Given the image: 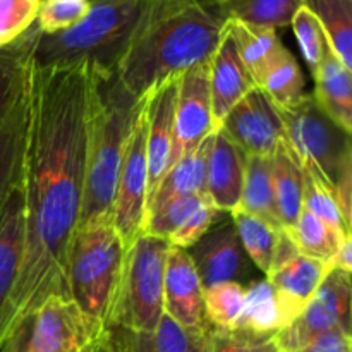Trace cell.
I'll return each mask as SVG.
<instances>
[{
    "instance_id": "1",
    "label": "cell",
    "mask_w": 352,
    "mask_h": 352,
    "mask_svg": "<svg viewBox=\"0 0 352 352\" xmlns=\"http://www.w3.org/2000/svg\"><path fill=\"white\" fill-rule=\"evenodd\" d=\"M102 71L91 62L40 65L30 50L23 78L19 168L24 253L2 346L50 296L67 298L65 268L85 201L89 131Z\"/></svg>"
},
{
    "instance_id": "2",
    "label": "cell",
    "mask_w": 352,
    "mask_h": 352,
    "mask_svg": "<svg viewBox=\"0 0 352 352\" xmlns=\"http://www.w3.org/2000/svg\"><path fill=\"white\" fill-rule=\"evenodd\" d=\"M227 21L208 0H150L116 74L136 98L208 62Z\"/></svg>"
},
{
    "instance_id": "3",
    "label": "cell",
    "mask_w": 352,
    "mask_h": 352,
    "mask_svg": "<svg viewBox=\"0 0 352 352\" xmlns=\"http://www.w3.org/2000/svg\"><path fill=\"white\" fill-rule=\"evenodd\" d=\"M141 98L131 95L113 71L103 69L96 89L79 226L112 215L117 181Z\"/></svg>"
},
{
    "instance_id": "4",
    "label": "cell",
    "mask_w": 352,
    "mask_h": 352,
    "mask_svg": "<svg viewBox=\"0 0 352 352\" xmlns=\"http://www.w3.org/2000/svg\"><path fill=\"white\" fill-rule=\"evenodd\" d=\"M150 0H93L88 16L67 31L41 34L33 26L31 57L40 65L91 62L116 71Z\"/></svg>"
},
{
    "instance_id": "5",
    "label": "cell",
    "mask_w": 352,
    "mask_h": 352,
    "mask_svg": "<svg viewBox=\"0 0 352 352\" xmlns=\"http://www.w3.org/2000/svg\"><path fill=\"white\" fill-rule=\"evenodd\" d=\"M126 253L127 248L113 227L112 215L81 223L69 250L65 268L67 298L105 329Z\"/></svg>"
},
{
    "instance_id": "6",
    "label": "cell",
    "mask_w": 352,
    "mask_h": 352,
    "mask_svg": "<svg viewBox=\"0 0 352 352\" xmlns=\"http://www.w3.org/2000/svg\"><path fill=\"white\" fill-rule=\"evenodd\" d=\"M167 239L141 234L126 253L119 289L110 309L109 327L131 332H153L164 316Z\"/></svg>"
},
{
    "instance_id": "7",
    "label": "cell",
    "mask_w": 352,
    "mask_h": 352,
    "mask_svg": "<svg viewBox=\"0 0 352 352\" xmlns=\"http://www.w3.org/2000/svg\"><path fill=\"white\" fill-rule=\"evenodd\" d=\"M280 116L285 140L301 165L316 168L337 192L352 164V134L320 109L313 93Z\"/></svg>"
},
{
    "instance_id": "8",
    "label": "cell",
    "mask_w": 352,
    "mask_h": 352,
    "mask_svg": "<svg viewBox=\"0 0 352 352\" xmlns=\"http://www.w3.org/2000/svg\"><path fill=\"white\" fill-rule=\"evenodd\" d=\"M352 333V274L330 268L305 311L274 336L278 352H301L322 333Z\"/></svg>"
},
{
    "instance_id": "9",
    "label": "cell",
    "mask_w": 352,
    "mask_h": 352,
    "mask_svg": "<svg viewBox=\"0 0 352 352\" xmlns=\"http://www.w3.org/2000/svg\"><path fill=\"white\" fill-rule=\"evenodd\" d=\"M148 203V157H146V96L141 98L113 198L112 222L122 243L131 244L144 230Z\"/></svg>"
},
{
    "instance_id": "10",
    "label": "cell",
    "mask_w": 352,
    "mask_h": 352,
    "mask_svg": "<svg viewBox=\"0 0 352 352\" xmlns=\"http://www.w3.org/2000/svg\"><path fill=\"white\" fill-rule=\"evenodd\" d=\"M107 329L71 298L50 296L33 315V352H93Z\"/></svg>"
},
{
    "instance_id": "11",
    "label": "cell",
    "mask_w": 352,
    "mask_h": 352,
    "mask_svg": "<svg viewBox=\"0 0 352 352\" xmlns=\"http://www.w3.org/2000/svg\"><path fill=\"white\" fill-rule=\"evenodd\" d=\"M219 127L244 153L254 157H272L285 140L280 110L258 86L232 107Z\"/></svg>"
},
{
    "instance_id": "12",
    "label": "cell",
    "mask_w": 352,
    "mask_h": 352,
    "mask_svg": "<svg viewBox=\"0 0 352 352\" xmlns=\"http://www.w3.org/2000/svg\"><path fill=\"white\" fill-rule=\"evenodd\" d=\"M203 289L226 282L248 285L253 278V267L237 236L232 219H220L195 246L188 250Z\"/></svg>"
},
{
    "instance_id": "13",
    "label": "cell",
    "mask_w": 352,
    "mask_h": 352,
    "mask_svg": "<svg viewBox=\"0 0 352 352\" xmlns=\"http://www.w3.org/2000/svg\"><path fill=\"white\" fill-rule=\"evenodd\" d=\"M177 78L167 79L146 95V210L153 199L155 192H157L158 186H160L162 179L179 162L177 136H175Z\"/></svg>"
},
{
    "instance_id": "14",
    "label": "cell",
    "mask_w": 352,
    "mask_h": 352,
    "mask_svg": "<svg viewBox=\"0 0 352 352\" xmlns=\"http://www.w3.org/2000/svg\"><path fill=\"white\" fill-rule=\"evenodd\" d=\"M217 129L219 126L213 119L208 60L195 65L177 78L175 136L179 160L201 146Z\"/></svg>"
},
{
    "instance_id": "15",
    "label": "cell",
    "mask_w": 352,
    "mask_h": 352,
    "mask_svg": "<svg viewBox=\"0 0 352 352\" xmlns=\"http://www.w3.org/2000/svg\"><path fill=\"white\" fill-rule=\"evenodd\" d=\"M164 313L186 329L208 327L203 309V284L189 253L181 248H168Z\"/></svg>"
},
{
    "instance_id": "16",
    "label": "cell",
    "mask_w": 352,
    "mask_h": 352,
    "mask_svg": "<svg viewBox=\"0 0 352 352\" xmlns=\"http://www.w3.org/2000/svg\"><path fill=\"white\" fill-rule=\"evenodd\" d=\"M244 170L246 153L219 127L208 138L205 196L222 213L239 208Z\"/></svg>"
},
{
    "instance_id": "17",
    "label": "cell",
    "mask_w": 352,
    "mask_h": 352,
    "mask_svg": "<svg viewBox=\"0 0 352 352\" xmlns=\"http://www.w3.org/2000/svg\"><path fill=\"white\" fill-rule=\"evenodd\" d=\"M107 336L116 352H210L213 329H186L164 313L153 332L109 327Z\"/></svg>"
},
{
    "instance_id": "18",
    "label": "cell",
    "mask_w": 352,
    "mask_h": 352,
    "mask_svg": "<svg viewBox=\"0 0 352 352\" xmlns=\"http://www.w3.org/2000/svg\"><path fill=\"white\" fill-rule=\"evenodd\" d=\"M330 268L332 267L325 261L313 260L299 253L267 275L277 292L287 327L305 311Z\"/></svg>"
},
{
    "instance_id": "19",
    "label": "cell",
    "mask_w": 352,
    "mask_h": 352,
    "mask_svg": "<svg viewBox=\"0 0 352 352\" xmlns=\"http://www.w3.org/2000/svg\"><path fill=\"white\" fill-rule=\"evenodd\" d=\"M253 88V78L244 67L236 43L229 31H223L219 47L210 58V91H212L213 119L220 126L227 113L239 100H243Z\"/></svg>"
},
{
    "instance_id": "20",
    "label": "cell",
    "mask_w": 352,
    "mask_h": 352,
    "mask_svg": "<svg viewBox=\"0 0 352 352\" xmlns=\"http://www.w3.org/2000/svg\"><path fill=\"white\" fill-rule=\"evenodd\" d=\"M24 253V201L19 181L0 215V347L10 296L16 287Z\"/></svg>"
},
{
    "instance_id": "21",
    "label": "cell",
    "mask_w": 352,
    "mask_h": 352,
    "mask_svg": "<svg viewBox=\"0 0 352 352\" xmlns=\"http://www.w3.org/2000/svg\"><path fill=\"white\" fill-rule=\"evenodd\" d=\"M311 76L315 79L313 98L320 109L352 134V72L329 47L322 64Z\"/></svg>"
},
{
    "instance_id": "22",
    "label": "cell",
    "mask_w": 352,
    "mask_h": 352,
    "mask_svg": "<svg viewBox=\"0 0 352 352\" xmlns=\"http://www.w3.org/2000/svg\"><path fill=\"white\" fill-rule=\"evenodd\" d=\"M272 177H274L275 203L280 226L291 229L302 210L305 196V172L287 140L282 141L272 155Z\"/></svg>"
},
{
    "instance_id": "23",
    "label": "cell",
    "mask_w": 352,
    "mask_h": 352,
    "mask_svg": "<svg viewBox=\"0 0 352 352\" xmlns=\"http://www.w3.org/2000/svg\"><path fill=\"white\" fill-rule=\"evenodd\" d=\"M227 31L236 43L237 54L244 67L248 69L254 85L258 86L272 62L285 48L278 38L277 30L253 26L241 21H227Z\"/></svg>"
},
{
    "instance_id": "24",
    "label": "cell",
    "mask_w": 352,
    "mask_h": 352,
    "mask_svg": "<svg viewBox=\"0 0 352 352\" xmlns=\"http://www.w3.org/2000/svg\"><path fill=\"white\" fill-rule=\"evenodd\" d=\"M223 21H241L253 26H291L292 17L305 0H208Z\"/></svg>"
},
{
    "instance_id": "25",
    "label": "cell",
    "mask_w": 352,
    "mask_h": 352,
    "mask_svg": "<svg viewBox=\"0 0 352 352\" xmlns=\"http://www.w3.org/2000/svg\"><path fill=\"white\" fill-rule=\"evenodd\" d=\"M278 296L267 277L254 278L246 285V299L236 330L256 333V336H275L285 329Z\"/></svg>"
},
{
    "instance_id": "26",
    "label": "cell",
    "mask_w": 352,
    "mask_h": 352,
    "mask_svg": "<svg viewBox=\"0 0 352 352\" xmlns=\"http://www.w3.org/2000/svg\"><path fill=\"white\" fill-rule=\"evenodd\" d=\"M206 153H208V140L184 155L170 170L165 174L155 192L153 199L148 205V212L172 199L184 198V196L205 195L206 188ZM146 222V220H144Z\"/></svg>"
},
{
    "instance_id": "27",
    "label": "cell",
    "mask_w": 352,
    "mask_h": 352,
    "mask_svg": "<svg viewBox=\"0 0 352 352\" xmlns=\"http://www.w3.org/2000/svg\"><path fill=\"white\" fill-rule=\"evenodd\" d=\"M229 215L236 226L237 236H239L251 263L258 270L263 272L267 277L274 268L285 229H278V227L268 223L267 220L258 219L241 208H236Z\"/></svg>"
},
{
    "instance_id": "28",
    "label": "cell",
    "mask_w": 352,
    "mask_h": 352,
    "mask_svg": "<svg viewBox=\"0 0 352 352\" xmlns=\"http://www.w3.org/2000/svg\"><path fill=\"white\" fill-rule=\"evenodd\" d=\"M239 208L258 219L267 220L272 226H280L275 203L274 177H272V157H254L246 155V170H244L243 195Z\"/></svg>"
},
{
    "instance_id": "29",
    "label": "cell",
    "mask_w": 352,
    "mask_h": 352,
    "mask_svg": "<svg viewBox=\"0 0 352 352\" xmlns=\"http://www.w3.org/2000/svg\"><path fill=\"white\" fill-rule=\"evenodd\" d=\"M24 136V105L21 96L7 119L0 126V215L14 186L19 181L21 151Z\"/></svg>"
},
{
    "instance_id": "30",
    "label": "cell",
    "mask_w": 352,
    "mask_h": 352,
    "mask_svg": "<svg viewBox=\"0 0 352 352\" xmlns=\"http://www.w3.org/2000/svg\"><path fill=\"white\" fill-rule=\"evenodd\" d=\"M258 88L267 93L278 110H287L298 105L308 93L301 67L294 55L284 48L261 78Z\"/></svg>"
},
{
    "instance_id": "31",
    "label": "cell",
    "mask_w": 352,
    "mask_h": 352,
    "mask_svg": "<svg viewBox=\"0 0 352 352\" xmlns=\"http://www.w3.org/2000/svg\"><path fill=\"white\" fill-rule=\"evenodd\" d=\"M325 31L329 47L352 72V0H305Z\"/></svg>"
},
{
    "instance_id": "32",
    "label": "cell",
    "mask_w": 352,
    "mask_h": 352,
    "mask_svg": "<svg viewBox=\"0 0 352 352\" xmlns=\"http://www.w3.org/2000/svg\"><path fill=\"white\" fill-rule=\"evenodd\" d=\"M287 234L291 236L299 253L313 258V260L325 261L329 265L332 263L340 244L346 239L305 208L301 210L294 226L287 229Z\"/></svg>"
},
{
    "instance_id": "33",
    "label": "cell",
    "mask_w": 352,
    "mask_h": 352,
    "mask_svg": "<svg viewBox=\"0 0 352 352\" xmlns=\"http://www.w3.org/2000/svg\"><path fill=\"white\" fill-rule=\"evenodd\" d=\"M30 50L31 30L16 43L0 50V126L21 96L24 67L30 57Z\"/></svg>"
},
{
    "instance_id": "34",
    "label": "cell",
    "mask_w": 352,
    "mask_h": 352,
    "mask_svg": "<svg viewBox=\"0 0 352 352\" xmlns=\"http://www.w3.org/2000/svg\"><path fill=\"white\" fill-rule=\"evenodd\" d=\"M246 299V285L226 282L203 289L205 318L215 330H236Z\"/></svg>"
},
{
    "instance_id": "35",
    "label": "cell",
    "mask_w": 352,
    "mask_h": 352,
    "mask_svg": "<svg viewBox=\"0 0 352 352\" xmlns=\"http://www.w3.org/2000/svg\"><path fill=\"white\" fill-rule=\"evenodd\" d=\"M305 172V196H302V208L311 212L320 220L332 227L342 237H347L346 222H344L342 210H340L337 192L316 168L302 165Z\"/></svg>"
},
{
    "instance_id": "36",
    "label": "cell",
    "mask_w": 352,
    "mask_h": 352,
    "mask_svg": "<svg viewBox=\"0 0 352 352\" xmlns=\"http://www.w3.org/2000/svg\"><path fill=\"white\" fill-rule=\"evenodd\" d=\"M291 26L299 48H301L302 57H305L306 64H308L309 71L313 74L318 69V65L322 64L323 57L329 50V41H327L322 23L316 17V14L305 3L294 14Z\"/></svg>"
},
{
    "instance_id": "37",
    "label": "cell",
    "mask_w": 352,
    "mask_h": 352,
    "mask_svg": "<svg viewBox=\"0 0 352 352\" xmlns=\"http://www.w3.org/2000/svg\"><path fill=\"white\" fill-rule=\"evenodd\" d=\"M93 0H41L36 30L41 34H57L81 23L89 14Z\"/></svg>"
},
{
    "instance_id": "38",
    "label": "cell",
    "mask_w": 352,
    "mask_h": 352,
    "mask_svg": "<svg viewBox=\"0 0 352 352\" xmlns=\"http://www.w3.org/2000/svg\"><path fill=\"white\" fill-rule=\"evenodd\" d=\"M205 195L184 196V198L172 199L157 206L151 212H148L146 222H144V234L150 236L168 239L174 234V230L191 215L195 210H198L206 201Z\"/></svg>"
},
{
    "instance_id": "39",
    "label": "cell",
    "mask_w": 352,
    "mask_h": 352,
    "mask_svg": "<svg viewBox=\"0 0 352 352\" xmlns=\"http://www.w3.org/2000/svg\"><path fill=\"white\" fill-rule=\"evenodd\" d=\"M41 0H0V50L34 26Z\"/></svg>"
},
{
    "instance_id": "40",
    "label": "cell",
    "mask_w": 352,
    "mask_h": 352,
    "mask_svg": "<svg viewBox=\"0 0 352 352\" xmlns=\"http://www.w3.org/2000/svg\"><path fill=\"white\" fill-rule=\"evenodd\" d=\"M222 215H227V213H222L220 210H217L215 206L210 203V199H206L198 210L191 213L177 229L174 230L170 237H168V244L174 248H181V250L188 251L189 248L195 246L220 219Z\"/></svg>"
},
{
    "instance_id": "41",
    "label": "cell",
    "mask_w": 352,
    "mask_h": 352,
    "mask_svg": "<svg viewBox=\"0 0 352 352\" xmlns=\"http://www.w3.org/2000/svg\"><path fill=\"white\" fill-rule=\"evenodd\" d=\"M210 352H278L274 336H256L243 330L213 329Z\"/></svg>"
},
{
    "instance_id": "42",
    "label": "cell",
    "mask_w": 352,
    "mask_h": 352,
    "mask_svg": "<svg viewBox=\"0 0 352 352\" xmlns=\"http://www.w3.org/2000/svg\"><path fill=\"white\" fill-rule=\"evenodd\" d=\"M301 352H352V333L342 330H330L316 337Z\"/></svg>"
},
{
    "instance_id": "43",
    "label": "cell",
    "mask_w": 352,
    "mask_h": 352,
    "mask_svg": "<svg viewBox=\"0 0 352 352\" xmlns=\"http://www.w3.org/2000/svg\"><path fill=\"white\" fill-rule=\"evenodd\" d=\"M31 325H33V316L24 320L16 332L3 342L0 352H33L31 351Z\"/></svg>"
},
{
    "instance_id": "44",
    "label": "cell",
    "mask_w": 352,
    "mask_h": 352,
    "mask_svg": "<svg viewBox=\"0 0 352 352\" xmlns=\"http://www.w3.org/2000/svg\"><path fill=\"white\" fill-rule=\"evenodd\" d=\"M337 198H339L340 210H342L344 222H346L347 236H352V164L344 177L342 184L337 189Z\"/></svg>"
},
{
    "instance_id": "45",
    "label": "cell",
    "mask_w": 352,
    "mask_h": 352,
    "mask_svg": "<svg viewBox=\"0 0 352 352\" xmlns=\"http://www.w3.org/2000/svg\"><path fill=\"white\" fill-rule=\"evenodd\" d=\"M330 267L352 274V236H347L344 239V243L340 244L339 251H337L336 258L332 260Z\"/></svg>"
},
{
    "instance_id": "46",
    "label": "cell",
    "mask_w": 352,
    "mask_h": 352,
    "mask_svg": "<svg viewBox=\"0 0 352 352\" xmlns=\"http://www.w3.org/2000/svg\"><path fill=\"white\" fill-rule=\"evenodd\" d=\"M93 352H116L113 351L112 344H110V339H109V336H107V332H105V336L98 340V344H96Z\"/></svg>"
}]
</instances>
